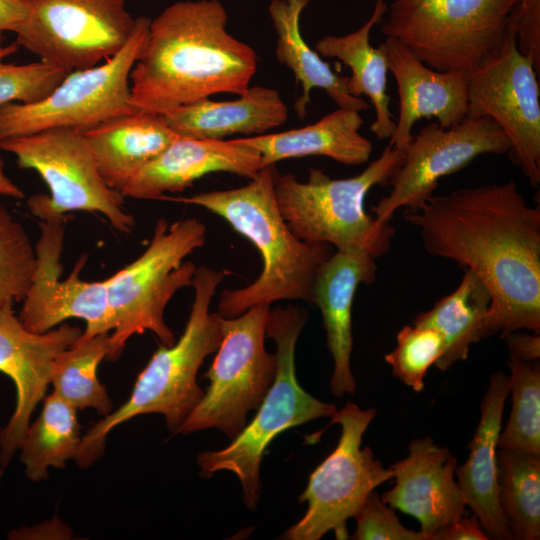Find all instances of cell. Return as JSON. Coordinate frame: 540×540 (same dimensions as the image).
Returning <instances> with one entry per match:
<instances>
[{"instance_id": "6da1fadb", "label": "cell", "mask_w": 540, "mask_h": 540, "mask_svg": "<svg viewBox=\"0 0 540 540\" xmlns=\"http://www.w3.org/2000/svg\"><path fill=\"white\" fill-rule=\"evenodd\" d=\"M405 220L426 252L473 271L491 294L482 338L540 334V208L514 181L432 195Z\"/></svg>"}, {"instance_id": "7a4b0ae2", "label": "cell", "mask_w": 540, "mask_h": 540, "mask_svg": "<svg viewBox=\"0 0 540 540\" xmlns=\"http://www.w3.org/2000/svg\"><path fill=\"white\" fill-rule=\"evenodd\" d=\"M227 20L218 0L179 1L151 19L130 73L133 109L164 115L215 94L243 93L257 56L227 32Z\"/></svg>"}, {"instance_id": "3957f363", "label": "cell", "mask_w": 540, "mask_h": 540, "mask_svg": "<svg viewBox=\"0 0 540 540\" xmlns=\"http://www.w3.org/2000/svg\"><path fill=\"white\" fill-rule=\"evenodd\" d=\"M278 173L272 164L242 187L164 198L209 210L258 249L262 270L257 279L248 286L221 293L218 313L224 318L236 317L257 304L281 300L312 303L317 273L333 254L332 246L302 241L290 230L275 198Z\"/></svg>"}, {"instance_id": "277c9868", "label": "cell", "mask_w": 540, "mask_h": 540, "mask_svg": "<svg viewBox=\"0 0 540 540\" xmlns=\"http://www.w3.org/2000/svg\"><path fill=\"white\" fill-rule=\"evenodd\" d=\"M227 271L196 268L192 286L194 301L178 341L160 345L138 374L130 397L105 415L81 437L74 460L86 468L104 453L107 435L120 424L144 414H161L172 434L190 415L204 395L196 381L205 358L216 352L222 339L223 317L210 312V304Z\"/></svg>"}, {"instance_id": "5b68a950", "label": "cell", "mask_w": 540, "mask_h": 540, "mask_svg": "<svg viewBox=\"0 0 540 540\" xmlns=\"http://www.w3.org/2000/svg\"><path fill=\"white\" fill-rule=\"evenodd\" d=\"M403 158V149L388 143L353 177L335 179L317 168L309 169L305 181L292 173H278L274 191L281 215L302 241L362 251L377 259L390 250L395 228L368 214L364 200L374 186L388 185Z\"/></svg>"}, {"instance_id": "8992f818", "label": "cell", "mask_w": 540, "mask_h": 540, "mask_svg": "<svg viewBox=\"0 0 540 540\" xmlns=\"http://www.w3.org/2000/svg\"><path fill=\"white\" fill-rule=\"evenodd\" d=\"M308 314L298 306L270 309L266 336L276 346L277 369L273 383L250 423L220 450L197 456L200 475L207 478L219 471L237 476L248 509L257 507L260 493V465L271 442L282 432L309 421L331 417L336 406L323 402L299 384L295 368V348Z\"/></svg>"}, {"instance_id": "52a82bcc", "label": "cell", "mask_w": 540, "mask_h": 540, "mask_svg": "<svg viewBox=\"0 0 540 540\" xmlns=\"http://www.w3.org/2000/svg\"><path fill=\"white\" fill-rule=\"evenodd\" d=\"M205 241L206 227L195 218L171 225L159 219L145 251L104 280L114 322L108 360H117L127 341L145 331H151L165 346L176 341L164 312L180 289L192 286L196 266L185 258Z\"/></svg>"}, {"instance_id": "ba28073f", "label": "cell", "mask_w": 540, "mask_h": 540, "mask_svg": "<svg viewBox=\"0 0 540 540\" xmlns=\"http://www.w3.org/2000/svg\"><path fill=\"white\" fill-rule=\"evenodd\" d=\"M517 0H394L381 28L428 67L470 72L513 32Z\"/></svg>"}, {"instance_id": "9c48e42d", "label": "cell", "mask_w": 540, "mask_h": 540, "mask_svg": "<svg viewBox=\"0 0 540 540\" xmlns=\"http://www.w3.org/2000/svg\"><path fill=\"white\" fill-rule=\"evenodd\" d=\"M270 309L257 304L236 317H223L220 345L203 376L209 385L176 434L217 428L232 440L243 430L276 374V356L265 348Z\"/></svg>"}, {"instance_id": "30bf717a", "label": "cell", "mask_w": 540, "mask_h": 540, "mask_svg": "<svg viewBox=\"0 0 540 540\" xmlns=\"http://www.w3.org/2000/svg\"><path fill=\"white\" fill-rule=\"evenodd\" d=\"M0 150L12 153L18 166L35 170L50 195L27 199L38 219L71 211L102 214L120 233L129 234L135 219L123 208V195L101 178L83 132L56 127L30 135L0 139Z\"/></svg>"}, {"instance_id": "8fae6325", "label": "cell", "mask_w": 540, "mask_h": 540, "mask_svg": "<svg viewBox=\"0 0 540 540\" xmlns=\"http://www.w3.org/2000/svg\"><path fill=\"white\" fill-rule=\"evenodd\" d=\"M151 19L137 17L124 47L106 61L70 72L44 99L0 107V139L56 127L85 131L108 119L134 112L130 73L145 44Z\"/></svg>"}, {"instance_id": "7c38bea8", "label": "cell", "mask_w": 540, "mask_h": 540, "mask_svg": "<svg viewBox=\"0 0 540 540\" xmlns=\"http://www.w3.org/2000/svg\"><path fill=\"white\" fill-rule=\"evenodd\" d=\"M375 415L374 408L361 409L350 402L331 415V424L341 426L338 444L310 474L299 496L300 502H307V510L283 538L319 540L334 531L337 539H347V520L376 487L393 478L392 470L384 468L370 447L361 448Z\"/></svg>"}, {"instance_id": "4fadbf2b", "label": "cell", "mask_w": 540, "mask_h": 540, "mask_svg": "<svg viewBox=\"0 0 540 540\" xmlns=\"http://www.w3.org/2000/svg\"><path fill=\"white\" fill-rule=\"evenodd\" d=\"M16 43L67 72L88 69L117 54L136 18L125 0H30Z\"/></svg>"}, {"instance_id": "5bb4252c", "label": "cell", "mask_w": 540, "mask_h": 540, "mask_svg": "<svg viewBox=\"0 0 540 540\" xmlns=\"http://www.w3.org/2000/svg\"><path fill=\"white\" fill-rule=\"evenodd\" d=\"M533 63L518 49L514 32L504 45L468 72L467 117H489L508 137L510 160L532 187L540 184V89Z\"/></svg>"}, {"instance_id": "9a60e30c", "label": "cell", "mask_w": 540, "mask_h": 540, "mask_svg": "<svg viewBox=\"0 0 540 540\" xmlns=\"http://www.w3.org/2000/svg\"><path fill=\"white\" fill-rule=\"evenodd\" d=\"M511 143L489 117H465L449 128L432 122L411 137L404 158L390 176L389 193L373 207V215L390 222L400 209L415 210L434 195L439 181L457 173L477 157L508 153Z\"/></svg>"}, {"instance_id": "2e32d148", "label": "cell", "mask_w": 540, "mask_h": 540, "mask_svg": "<svg viewBox=\"0 0 540 540\" xmlns=\"http://www.w3.org/2000/svg\"><path fill=\"white\" fill-rule=\"evenodd\" d=\"M66 221V215L39 218L40 236L34 246L36 267L18 317L25 328L37 333L53 329L67 319H82L86 328L80 339L84 340L111 332L114 322L105 281L80 278L86 254L77 260L70 275L62 279Z\"/></svg>"}, {"instance_id": "e0dca14e", "label": "cell", "mask_w": 540, "mask_h": 540, "mask_svg": "<svg viewBox=\"0 0 540 540\" xmlns=\"http://www.w3.org/2000/svg\"><path fill=\"white\" fill-rule=\"evenodd\" d=\"M0 309V372L16 388L15 409L0 430V464L6 467L18 451L30 418L51 383L56 358L82 335L79 327L62 323L43 333L24 327L13 309Z\"/></svg>"}, {"instance_id": "ac0fdd59", "label": "cell", "mask_w": 540, "mask_h": 540, "mask_svg": "<svg viewBox=\"0 0 540 540\" xmlns=\"http://www.w3.org/2000/svg\"><path fill=\"white\" fill-rule=\"evenodd\" d=\"M457 459L431 437L414 439L408 456L391 465L395 486L382 500L416 518L432 540L434 534L463 515L466 499L455 481Z\"/></svg>"}, {"instance_id": "d6986e66", "label": "cell", "mask_w": 540, "mask_h": 540, "mask_svg": "<svg viewBox=\"0 0 540 540\" xmlns=\"http://www.w3.org/2000/svg\"><path fill=\"white\" fill-rule=\"evenodd\" d=\"M379 47L397 85L399 115L389 144L403 149L421 118H436L444 127L460 123L468 110V72L428 67L399 41L386 37Z\"/></svg>"}, {"instance_id": "ffe728a7", "label": "cell", "mask_w": 540, "mask_h": 540, "mask_svg": "<svg viewBox=\"0 0 540 540\" xmlns=\"http://www.w3.org/2000/svg\"><path fill=\"white\" fill-rule=\"evenodd\" d=\"M263 168L259 152L239 139L211 140L178 135L121 191L123 197L164 199L210 173L228 172L254 178Z\"/></svg>"}, {"instance_id": "44dd1931", "label": "cell", "mask_w": 540, "mask_h": 540, "mask_svg": "<svg viewBox=\"0 0 540 540\" xmlns=\"http://www.w3.org/2000/svg\"><path fill=\"white\" fill-rule=\"evenodd\" d=\"M376 273V259L368 253L338 250L317 273L312 303L321 312L327 347L334 363L330 389L335 396L355 392L356 381L350 364L353 300L358 286L373 283Z\"/></svg>"}, {"instance_id": "7402d4cb", "label": "cell", "mask_w": 540, "mask_h": 540, "mask_svg": "<svg viewBox=\"0 0 540 540\" xmlns=\"http://www.w3.org/2000/svg\"><path fill=\"white\" fill-rule=\"evenodd\" d=\"M509 378L501 371L490 376L481 401V416L469 443L466 462L456 467L458 485L483 530L494 539H513L499 502L497 443Z\"/></svg>"}, {"instance_id": "603a6c76", "label": "cell", "mask_w": 540, "mask_h": 540, "mask_svg": "<svg viewBox=\"0 0 540 540\" xmlns=\"http://www.w3.org/2000/svg\"><path fill=\"white\" fill-rule=\"evenodd\" d=\"M98 172L121 191L178 136L162 115L134 111L82 131Z\"/></svg>"}, {"instance_id": "cb8c5ba5", "label": "cell", "mask_w": 540, "mask_h": 540, "mask_svg": "<svg viewBox=\"0 0 540 540\" xmlns=\"http://www.w3.org/2000/svg\"><path fill=\"white\" fill-rule=\"evenodd\" d=\"M162 116L178 135L221 140L234 134H265L287 121L288 108L279 91L257 85L249 86L235 100L212 101L207 98Z\"/></svg>"}, {"instance_id": "d4e9b609", "label": "cell", "mask_w": 540, "mask_h": 540, "mask_svg": "<svg viewBox=\"0 0 540 540\" xmlns=\"http://www.w3.org/2000/svg\"><path fill=\"white\" fill-rule=\"evenodd\" d=\"M363 124L360 112L338 108L302 128L238 139L259 152L263 167L306 156L329 157L355 166L366 163L373 150L360 133Z\"/></svg>"}, {"instance_id": "484cf974", "label": "cell", "mask_w": 540, "mask_h": 540, "mask_svg": "<svg viewBox=\"0 0 540 540\" xmlns=\"http://www.w3.org/2000/svg\"><path fill=\"white\" fill-rule=\"evenodd\" d=\"M309 0H272L269 14L276 32L275 55L288 67L296 82L301 85V95L295 102V111L304 119L311 100V91L320 88L342 109L365 111L370 104L362 97L348 92V76L334 72L330 65L312 50L300 32V16Z\"/></svg>"}, {"instance_id": "4316f807", "label": "cell", "mask_w": 540, "mask_h": 540, "mask_svg": "<svg viewBox=\"0 0 540 540\" xmlns=\"http://www.w3.org/2000/svg\"><path fill=\"white\" fill-rule=\"evenodd\" d=\"M387 10L386 0H376L371 16L359 29L342 36H325L315 44L318 54L338 59L349 67L348 92L355 97L365 95L369 98L375 110L370 129L380 140L390 139L395 122L389 109L386 55L379 46L375 48L371 45L370 32L383 21Z\"/></svg>"}, {"instance_id": "83f0119b", "label": "cell", "mask_w": 540, "mask_h": 540, "mask_svg": "<svg viewBox=\"0 0 540 540\" xmlns=\"http://www.w3.org/2000/svg\"><path fill=\"white\" fill-rule=\"evenodd\" d=\"M491 294L484 282L465 269L458 287L429 311L418 314L413 325L432 327L444 339V351L435 366L446 371L465 360L472 344L482 339V325L490 308Z\"/></svg>"}, {"instance_id": "f1b7e54d", "label": "cell", "mask_w": 540, "mask_h": 540, "mask_svg": "<svg viewBox=\"0 0 540 540\" xmlns=\"http://www.w3.org/2000/svg\"><path fill=\"white\" fill-rule=\"evenodd\" d=\"M80 441L77 410L52 392L18 449L25 476L35 482L46 480L49 467L63 468L75 458Z\"/></svg>"}, {"instance_id": "f546056e", "label": "cell", "mask_w": 540, "mask_h": 540, "mask_svg": "<svg viewBox=\"0 0 540 540\" xmlns=\"http://www.w3.org/2000/svg\"><path fill=\"white\" fill-rule=\"evenodd\" d=\"M499 502L513 539L540 538V455L499 448Z\"/></svg>"}, {"instance_id": "4dcf8cb0", "label": "cell", "mask_w": 540, "mask_h": 540, "mask_svg": "<svg viewBox=\"0 0 540 540\" xmlns=\"http://www.w3.org/2000/svg\"><path fill=\"white\" fill-rule=\"evenodd\" d=\"M109 351L110 332L79 338L55 360L50 383L53 392L76 410L92 408L102 416L109 414L112 401L97 378V368Z\"/></svg>"}, {"instance_id": "1f68e13d", "label": "cell", "mask_w": 540, "mask_h": 540, "mask_svg": "<svg viewBox=\"0 0 540 540\" xmlns=\"http://www.w3.org/2000/svg\"><path fill=\"white\" fill-rule=\"evenodd\" d=\"M508 365L512 409L497 446L540 455L539 363L510 357Z\"/></svg>"}, {"instance_id": "d6a6232c", "label": "cell", "mask_w": 540, "mask_h": 540, "mask_svg": "<svg viewBox=\"0 0 540 540\" xmlns=\"http://www.w3.org/2000/svg\"><path fill=\"white\" fill-rule=\"evenodd\" d=\"M35 267L34 246L25 228L0 204V309L24 299Z\"/></svg>"}, {"instance_id": "836d02e7", "label": "cell", "mask_w": 540, "mask_h": 540, "mask_svg": "<svg viewBox=\"0 0 540 540\" xmlns=\"http://www.w3.org/2000/svg\"><path fill=\"white\" fill-rule=\"evenodd\" d=\"M396 340V347L384 359L397 379L421 392L427 371L443 354V336L432 327L405 325Z\"/></svg>"}, {"instance_id": "e575fe53", "label": "cell", "mask_w": 540, "mask_h": 540, "mask_svg": "<svg viewBox=\"0 0 540 540\" xmlns=\"http://www.w3.org/2000/svg\"><path fill=\"white\" fill-rule=\"evenodd\" d=\"M14 41L0 44V107L7 103H33L44 99L69 72L44 61L15 65L3 60L17 52Z\"/></svg>"}, {"instance_id": "d590c367", "label": "cell", "mask_w": 540, "mask_h": 540, "mask_svg": "<svg viewBox=\"0 0 540 540\" xmlns=\"http://www.w3.org/2000/svg\"><path fill=\"white\" fill-rule=\"evenodd\" d=\"M353 518L356 529L352 539L355 540H427L422 531L403 526L394 509L375 491L368 495Z\"/></svg>"}, {"instance_id": "8d00e7d4", "label": "cell", "mask_w": 540, "mask_h": 540, "mask_svg": "<svg viewBox=\"0 0 540 540\" xmlns=\"http://www.w3.org/2000/svg\"><path fill=\"white\" fill-rule=\"evenodd\" d=\"M520 52L540 71V0H517L511 18Z\"/></svg>"}, {"instance_id": "74e56055", "label": "cell", "mask_w": 540, "mask_h": 540, "mask_svg": "<svg viewBox=\"0 0 540 540\" xmlns=\"http://www.w3.org/2000/svg\"><path fill=\"white\" fill-rule=\"evenodd\" d=\"M490 537L483 530L474 514L471 518L460 516L458 519L438 530L432 540H487Z\"/></svg>"}, {"instance_id": "f35d334b", "label": "cell", "mask_w": 540, "mask_h": 540, "mask_svg": "<svg viewBox=\"0 0 540 540\" xmlns=\"http://www.w3.org/2000/svg\"><path fill=\"white\" fill-rule=\"evenodd\" d=\"M510 357L522 361L536 362L540 357V336L533 333L513 331L504 338Z\"/></svg>"}, {"instance_id": "ab89813d", "label": "cell", "mask_w": 540, "mask_h": 540, "mask_svg": "<svg viewBox=\"0 0 540 540\" xmlns=\"http://www.w3.org/2000/svg\"><path fill=\"white\" fill-rule=\"evenodd\" d=\"M30 12V0H0V40L5 32L15 33Z\"/></svg>"}, {"instance_id": "60d3db41", "label": "cell", "mask_w": 540, "mask_h": 540, "mask_svg": "<svg viewBox=\"0 0 540 540\" xmlns=\"http://www.w3.org/2000/svg\"><path fill=\"white\" fill-rule=\"evenodd\" d=\"M0 195L22 199L24 192L5 173L4 162L0 156Z\"/></svg>"}]
</instances>
